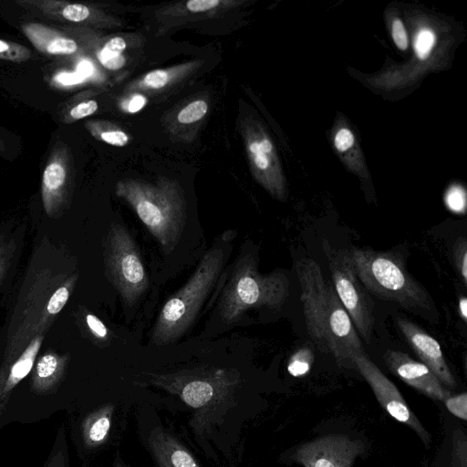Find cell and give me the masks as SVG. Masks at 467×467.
<instances>
[{
    "label": "cell",
    "mask_w": 467,
    "mask_h": 467,
    "mask_svg": "<svg viewBox=\"0 0 467 467\" xmlns=\"http://www.w3.org/2000/svg\"><path fill=\"white\" fill-rule=\"evenodd\" d=\"M307 334L317 348L329 354L340 365L364 352L353 323L339 301L334 286L324 277L319 265L309 257L296 263Z\"/></svg>",
    "instance_id": "obj_1"
},
{
    "label": "cell",
    "mask_w": 467,
    "mask_h": 467,
    "mask_svg": "<svg viewBox=\"0 0 467 467\" xmlns=\"http://www.w3.org/2000/svg\"><path fill=\"white\" fill-rule=\"evenodd\" d=\"M348 254L358 278L368 292L422 317L436 315L432 297L407 271L399 254L357 247Z\"/></svg>",
    "instance_id": "obj_2"
},
{
    "label": "cell",
    "mask_w": 467,
    "mask_h": 467,
    "mask_svg": "<svg viewBox=\"0 0 467 467\" xmlns=\"http://www.w3.org/2000/svg\"><path fill=\"white\" fill-rule=\"evenodd\" d=\"M116 194L134 210L165 254L174 250L186 220V202L177 182L166 178L154 183L123 180L117 183Z\"/></svg>",
    "instance_id": "obj_3"
},
{
    "label": "cell",
    "mask_w": 467,
    "mask_h": 467,
    "mask_svg": "<svg viewBox=\"0 0 467 467\" xmlns=\"http://www.w3.org/2000/svg\"><path fill=\"white\" fill-rule=\"evenodd\" d=\"M226 261V246L216 244L200 260L188 282L163 305L150 339L160 347L179 339L192 325Z\"/></svg>",
    "instance_id": "obj_4"
},
{
    "label": "cell",
    "mask_w": 467,
    "mask_h": 467,
    "mask_svg": "<svg viewBox=\"0 0 467 467\" xmlns=\"http://www.w3.org/2000/svg\"><path fill=\"white\" fill-rule=\"evenodd\" d=\"M288 284L283 272L262 275L254 257L251 254L243 255L234 267L221 297L219 311L223 321H236L252 307L281 308L288 298Z\"/></svg>",
    "instance_id": "obj_5"
},
{
    "label": "cell",
    "mask_w": 467,
    "mask_h": 467,
    "mask_svg": "<svg viewBox=\"0 0 467 467\" xmlns=\"http://www.w3.org/2000/svg\"><path fill=\"white\" fill-rule=\"evenodd\" d=\"M334 289L359 336L369 343L375 324L374 305L360 283L348 250L323 244Z\"/></svg>",
    "instance_id": "obj_6"
},
{
    "label": "cell",
    "mask_w": 467,
    "mask_h": 467,
    "mask_svg": "<svg viewBox=\"0 0 467 467\" xmlns=\"http://www.w3.org/2000/svg\"><path fill=\"white\" fill-rule=\"evenodd\" d=\"M107 263L123 302L128 306L135 304L148 288L149 278L134 239L120 224H115L109 231Z\"/></svg>",
    "instance_id": "obj_7"
},
{
    "label": "cell",
    "mask_w": 467,
    "mask_h": 467,
    "mask_svg": "<svg viewBox=\"0 0 467 467\" xmlns=\"http://www.w3.org/2000/svg\"><path fill=\"white\" fill-rule=\"evenodd\" d=\"M352 364L368 383L383 409L393 419L411 428L428 446L431 443L430 434L410 410L394 383L367 357L365 351L355 355Z\"/></svg>",
    "instance_id": "obj_8"
},
{
    "label": "cell",
    "mask_w": 467,
    "mask_h": 467,
    "mask_svg": "<svg viewBox=\"0 0 467 467\" xmlns=\"http://www.w3.org/2000/svg\"><path fill=\"white\" fill-rule=\"evenodd\" d=\"M365 448L360 440H352L343 434H329L301 444L293 460L304 467H351Z\"/></svg>",
    "instance_id": "obj_9"
},
{
    "label": "cell",
    "mask_w": 467,
    "mask_h": 467,
    "mask_svg": "<svg viewBox=\"0 0 467 467\" xmlns=\"http://www.w3.org/2000/svg\"><path fill=\"white\" fill-rule=\"evenodd\" d=\"M383 359L394 375L425 396L437 400H444L450 396V392L442 387L434 373L408 354L388 349Z\"/></svg>",
    "instance_id": "obj_10"
},
{
    "label": "cell",
    "mask_w": 467,
    "mask_h": 467,
    "mask_svg": "<svg viewBox=\"0 0 467 467\" xmlns=\"http://www.w3.org/2000/svg\"><path fill=\"white\" fill-rule=\"evenodd\" d=\"M397 326L406 341L441 383L455 388V379L446 362L438 341L417 324L405 317L396 318Z\"/></svg>",
    "instance_id": "obj_11"
},
{
    "label": "cell",
    "mask_w": 467,
    "mask_h": 467,
    "mask_svg": "<svg viewBox=\"0 0 467 467\" xmlns=\"http://www.w3.org/2000/svg\"><path fill=\"white\" fill-rule=\"evenodd\" d=\"M244 133L253 173L272 194L282 198L284 188L275 171V154L271 140L251 124L245 126Z\"/></svg>",
    "instance_id": "obj_12"
},
{
    "label": "cell",
    "mask_w": 467,
    "mask_h": 467,
    "mask_svg": "<svg viewBox=\"0 0 467 467\" xmlns=\"http://www.w3.org/2000/svg\"><path fill=\"white\" fill-rule=\"evenodd\" d=\"M181 379L180 395L191 407L198 409L207 405L216 394L225 389L230 381L224 370L217 369L207 376L187 378V381Z\"/></svg>",
    "instance_id": "obj_13"
},
{
    "label": "cell",
    "mask_w": 467,
    "mask_h": 467,
    "mask_svg": "<svg viewBox=\"0 0 467 467\" xmlns=\"http://www.w3.org/2000/svg\"><path fill=\"white\" fill-rule=\"evenodd\" d=\"M149 443L161 467H200L181 443L160 428L152 431Z\"/></svg>",
    "instance_id": "obj_14"
},
{
    "label": "cell",
    "mask_w": 467,
    "mask_h": 467,
    "mask_svg": "<svg viewBox=\"0 0 467 467\" xmlns=\"http://www.w3.org/2000/svg\"><path fill=\"white\" fill-rule=\"evenodd\" d=\"M22 30L33 46L47 55H70L78 50L75 40L38 23H27Z\"/></svg>",
    "instance_id": "obj_15"
},
{
    "label": "cell",
    "mask_w": 467,
    "mask_h": 467,
    "mask_svg": "<svg viewBox=\"0 0 467 467\" xmlns=\"http://www.w3.org/2000/svg\"><path fill=\"white\" fill-rule=\"evenodd\" d=\"M66 178L67 170L64 161L60 158L53 159L46 166L43 172L42 191L43 201L47 209L51 200L58 196L61 188L65 184Z\"/></svg>",
    "instance_id": "obj_16"
},
{
    "label": "cell",
    "mask_w": 467,
    "mask_h": 467,
    "mask_svg": "<svg viewBox=\"0 0 467 467\" xmlns=\"http://www.w3.org/2000/svg\"><path fill=\"white\" fill-rule=\"evenodd\" d=\"M41 344V338H35L28 348L24 351L22 356L16 360V362L11 368L6 384L5 387V392L13 389L20 380H22L31 370L36 353Z\"/></svg>",
    "instance_id": "obj_17"
},
{
    "label": "cell",
    "mask_w": 467,
    "mask_h": 467,
    "mask_svg": "<svg viewBox=\"0 0 467 467\" xmlns=\"http://www.w3.org/2000/svg\"><path fill=\"white\" fill-rule=\"evenodd\" d=\"M127 47L124 38L115 36L107 41L98 52L99 62L109 70H119L126 63L123 51Z\"/></svg>",
    "instance_id": "obj_18"
},
{
    "label": "cell",
    "mask_w": 467,
    "mask_h": 467,
    "mask_svg": "<svg viewBox=\"0 0 467 467\" xmlns=\"http://www.w3.org/2000/svg\"><path fill=\"white\" fill-rule=\"evenodd\" d=\"M110 427V413L101 410L88 419L85 425V439L88 444H99L107 437Z\"/></svg>",
    "instance_id": "obj_19"
},
{
    "label": "cell",
    "mask_w": 467,
    "mask_h": 467,
    "mask_svg": "<svg viewBox=\"0 0 467 467\" xmlns=\"http://www.w3.org/2000/svg\"><path fill=\"white\" fill-rule=\"evenodd\" d=\"M56 9H59L58 16L64 20L80 23L88 20L92 13L88 6L82 4H68L60 2H48Z\"/></svg>",
    "instance_id": "obj_20"
},
{
    "label": "cell",
    "mask_w": 467,
    "mask_h": 467,
    "mask_svg": "<svg viewBox=\"0 0 467 467\" xmlns=\"http://www.w3.org/2000/svg\"><path fill=\"white\" fill-rule=\"evenodd\" d=\"M314 362V353L309 347L298 348L289 358L288 372L294 377L304 376L308 373Z\"/></svg>",
    "instance_id": "obj_21"
},
{
    "label": "cell",
    "mask_w": 467,
    "mask_h": 467,
    "mask_svg": "<svg viewBox=\"0 0 467 467\" xmlns=\"http://www.w3.org/2000/svg\"><path fill=\"white\" fill-rule=\"evenodd\" d=\"M31 57V52L24 46L0 39V59L23 62Z\"/></svg>",
    "instance_id": "obj_22"
},
{
    "label": "cell",
    "mask_w": 467,
    "mask_h": 467,
    "mask_svg": "<svg viewBox=\"0 0 467 467\" xmlns=\"http://www.w3.org/2000/svg\"><path fill=\"white\" fill-rule=\"evenodd\" d=\"M208 111V105L204 100H194L185 106L177 115L182 124H190L202 119Z\"/></svg>",
    "instance_id": "obj_23"
},
{
    "label": "cell",
    "mask_w": 467,
    "mask_h": 467,
    "mask_svg": "<svg viewBox=\"0 0 467 467\" xmlns=\"http://www.w3.org/2000/svg\"><path fill=\"white\" fill-rule=\"evenodd\" d=\"M453 260L458 273L463 282L467 285V241L465 237H459L453 246Z\"/></svg>",
    "instance_id": "obj_24"
},
{
    "label": "cell",
    "mask_w": 467,
    "mask_h": 467,
    "mask_svg": "<svg viewBox=\"0 0 467 467\" xmlns=\"http://www.w3.org/2000/svg\"><path fill=\"white\" fill-rule=\"evenodd\" d=\"M448 410L454 416L467 420V393L462 392L455 396H448L444 400Z\"/></svg>",
    "instance_id": "obj_25"
},
{
    "label": "cell",
    "mask_w": 467,
    "mask_h": 467,
    "mask_svg": "<svg viewBox=\"0 0 467 467\" xmlns=\"http://www.w3.org/2000/svg\"><path fill=\"white\" fill-rule=\"evenodd\" d=\"M435 41L434 34L429 29L419 32L415 39V49L418 57L424 59L430 54Z\"/></svg>",
    "instance_id": "obj_26"
},
{
    "label": "cell",
    "mask_w": 467,
    "mask_h": 467,
    "mask_svg": "<svg viewBox=\"0 0 467 467\" xmlns=\"http://www.w3.org/2000/svg\"><path fill=\"white\" fill-rule=\"evenodd\" d=\"M448 207L455 213H462L465 210L466 197L464 191L459 186L451 187L446 194Z\"/></svg>",
    "instance_id": "obj_27"
},
{
    "label": "cell",
    "mask_w": 467,
    "mask_h": 467,
    "mask_svg": "<svg viewBox=\"0 0 467 467\" xmlns=\"http://www.w3.org/2000/svg\"><path fill=\"white\" fill-rule=\"evenodd\" d=\"M58 362L52 354H47L40 358L36 365V375L39 379H47L53 377L57 369Z\"/></svg>",
    "instance_id": "obj_28"
},
{
    "label": "cell",
    "mask_w": 467,
    "mask_h": 467,
    "mask_svg": "<svg viewBox=\"0 0 467 467\" xmlns=\"http://www.w3.org/2000/svg\"><path fill=\"white\" fill-rule=\"evenodd\" d=\"M170 76L164 69L150 71L143 78V85L153 89L164 88L169 82Z\"/></svg>",
    "instance_id": "obj_29"
},
{
    "label": "cell",
    "mask_w": 467,
    "mask_h": 467,
    "mask_svg": "<svg viewBox=\"0 0 467 467\" xmlns=\"http://www.w3.org/2000/svg\"><path fill=\"white\" fill-rule=\"evenodd\" d=\"M99 139L112 146L123 147L129 142V136L123 130H110L100 133Z\"/></svg>",
    "instance_id": "obj_30"
},
{
    "label": "cell",
    "mask_w": 467,
    "mask_h": 467,
    "mask_svg": "<svg viewBox=\"0 0 467 467\" xmlns=\"http://www.w3.org/2000/svg\"><path fill=\"white\" fill-rule=\"evenodd\" d=\"M68 299V290L67 287L62 286L58 288L51 296L48 301L47 310L50 314L58 313L65 306Z\"/></svg>",
    "instance_id": "obj_31"
},
{
    "label": "cell",
    "mask_w": 467,
    "mask_h": 467,
    "mask_svg": "<svg viewBox=\"0 0 467 467\" xmlns=\"http://www.w3.org/2000/svg\"><path fill=\"white\" fill-rule=\"evenodd\" d=\"M98 103L96 100H87L77 104L69 111V116L73 119H80L85 117L90 116L98 109Z\"/></svg>",
    "instance_id": "obj_32"
},
{
    "label": "cell",
    "mask_w": 467,
    "mask_h": 467,
    "mask_svg": "<svg viewBox=\"0 0 467 467\" xmlns=\"http://www.w3.org/2000/svg\"><path fill=\"white\" fill-rule=\"evenodd\" d=\"M391 34L396 46L401 50L407 49L409 44L408 36L405 27L400 19H395L393 21L391 26Z\"/></svg>",
    "instance_id": "obj_33"
},
{
    "label": "cell",
    "mask_w": 467,
    "mask_h": 467,
    "mask_svg": "<svg viewBox=\"0 0 467 467\" xmlns=\"http://www.w3.org/2000/svg\"><path fill=\"white\" fill-rule=\"evenodd\" d=\"M222 2L220 0H191L185 8L192 13H202L216 8Z\"/></svg>",
    "instance_id": "obj_34"
},
{
    "label": "cell",
    "mask_w": 467,
    "mask_h": 467,
    "mask_svg": "<svg viewBox=\"0 0 467 467\" xmlns=\"http://www.w3.org/2000/svg\"><path fill=\"white\" fill-rule=\"evenodd\" d=\"M354 136L348 129L340 130L335 137V146L339 151H345L352 147Z\"/></svg>",
    "instance_id": "obj_35"
},
{
    "label": "cell",
    "mask_w": 467,
    "mask_h": 467,
    "mask_svg": "<svg viewBox=\"0 0 467 467\" xmlns=\"http://www.w3.org/2000/svg\"><path fill=\"white\" fill-rule=\"evenodd\" d=\"M86 321L90 331L99 338H105L108 336V328L103 322L96 316L88 314L86 317Z\"/></svg>",
    "instance_id": "obj_36"
},
{
    "label": "cell",
    "mask_w": 467,
    "mask_h": 467,
    "mask_svg": "<svg viewBox=\"0 0 467 467\" xmlns=\"http://www.w3.org/2000/svg\"><path fill=\"white\" fill-rule=\"evenodd\" d=\"M147 103V99L140 94L134 95L131 97L129 101L127 102V105L125 106V109L130 113H135L140 111Z\"/></svg>",
    "instance_id": "obj_37"
},
{
    "label": "cell",
    "mask_w": 467,
    "mask_h": 467,
    "mask_svg": "<svg viewBox=\"0 0 467 467\" xmlns=\"http://www.w3.org/2000/svg\"><path fill=\"white\" fill-rule=\"evenodd\" d=\"M83 77L78 73H60L55 77L57 82L63 85H73L83 80Z\"/></svg>",
    "instance_id": "obj_38"
},
{
    "label": "cell",
    "mask_w": 467,
    "mask_h": 467,
    "mask_svg": "<svg viewBox=\"0 0 467 467\" xmlns=\"http://www.w3.org/2000/svg\"><path fill=\"white\" fill-rule=\"evenodd\" d=\"M459 313L462 319L467 321V299L465 296H462L459 299Z\"/></svg>",
    "instance_id": "obj_39"
},
{
    "label": "cell",
    "mask_w": 467,
    "mask_h": 467,
    "mask_svg": "<svg viewBox=\"0 0 467 467\" xmlns=\"http://www.w3.org/2000/svg\"><path fill=\"white\" fill-rule=\"evenodd\" d=\"M92 71L91 64L88 61H82L78 67V73L83 77H88Z\"/></svg>",
    "instance_id": "obj_40"
},
{
    "label": "cell",
    "mask_w": 467,
    "mask_h": 467,
    "mask_svg": "<svg viewBox=\"0 0 467 467\" xmlns=\"http://www.w3.org/2000/svg\"><path fill=\"white\" fill-rule=\"evenodd\" d=\"M5 150V143L0 137V151Z\"/></svg>",
    "instance_id": "obj_41"
},
{
    "label": "cell",
    "mask_w": 467,
    "mask_h": 467,
    "mask_svg": "<svg viewBox=\"0 0 467 467\" xmlns=\"http://www.w3.org/2000/svg\"><path fill=\"white\" fill-rule=\"evenodd\" d=\"M119 467H122V466H119Z\"/></svg>",
    "instance_id": "obj_42"
}]
</instances>
